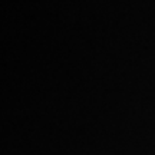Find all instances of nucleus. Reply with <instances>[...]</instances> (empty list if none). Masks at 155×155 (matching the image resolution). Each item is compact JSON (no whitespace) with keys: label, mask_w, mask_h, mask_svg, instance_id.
I'll use <instances>...</instances> for the list:
<instances>
[]
</instances>
